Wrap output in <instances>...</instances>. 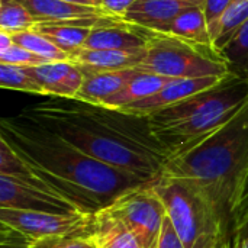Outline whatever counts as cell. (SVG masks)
I'll return each mask as SVG.
<instances>
[{
    "instance_id": "1",
    "label": "cell",
    "mask_w": 248,
    "mask_h": 248,
    "mask_svg": "<svg viewBox=\"0 0 248 248\" xmlns=\"http://www.w3.org/2000/svg\"><path fill=\"white\" fill-rule=\"evenodd\" d=\"M86 155L154 182L167 161L150 134L147 118L52 97L20 112Z\"/></svg>"
},
{
    "instance_id": "2",
    "label": "cell",
    "mask_w": 248,
    "mask_h": 248,
    "mask_svg": "<svg viewBox=\"0 0 248 248\" xmlns=\"http://www.w3.org/2000/svg\"><path fill=\"white\" fill-rule=\"evenodd\" d=\"M0 140L83 212L94 214L126 190L150 183L86 155L22 113L1 119Z\"/></svg>"
},
{
    "instance_id": "3",
    "label": "cell",
    "mask_w": 248,
    "mask_h": 248,
    "mask_svg": "<svg viewBox=\"0 0 248 248\" xmlns=\"http://www.w3.org/2000/svg\"><path fill=\"white\" fill-rule=\"evenodd\" d=\"M196 183L225 218L248 183V105L196 148L166 161L163 174Z\"/></svg>"
},
{
    "instance_id": "4",
    "label": "cell",
    "mask_w": 248,
    "mask_h": 248,
    "mask_svg": "<svg viewBox=\"0 0 248 248\" xmlns=\"http://www.w3.org/2000/svg\"><path fill=\"white\" fill-rule=\"evenodd\" d=\"M248 105V80L225 76L215 86L147 116L148 129L167 160L201 145Z\"/></svg>"
},
{
    "instance_id": "5",
    "label": "cell",
    "mask_w": 248,
    "mask_h": 248,
    "mask_svg": "<svg viewBox=\"0 0 248 248\" xmlns=\"http://www.w3.org/2000/svg\"><path fill=\"white\" fill-rule=\"evenodd\" d=\"M153 187L186 248L219 247L228 237L225 218L196 183L160 176Z\"/></svg>"
},
{
    "instance_id": "6",
    "label": "cell",
    "mask_w": 248,
    "mask_h": 248,
    "mask_svg": "<svg viewBox=\"0 0 248 248\" xmlns=\"http://www.w3.org/2000/svg\"><path fill=\"white\" fill-rule=\"evenodd\" d=\"M170 78L225 77L230 74L225 58L212 45H202L177 36L151 32L147 57L137 68Z\"/></svg>"
},
{
    "instance_id": "7",
    "label": "cell",
    "mask_w": 248,
    "mask_h": 248,
    "mask_svg": "<svg viewBox=\"0 0 248 248\" xmlns=\"http://www.w3.org/2000/svg\"><path fill=\"white\" fill-rule=\"evenodd\" d=\"M100 211L131 230L144 248L157 247L167 214L153 182L126 190Z\"/></svg>"
},
{
    "instance_id": "8",
    "label": "cell",
    "mask_w": 248,
    "mask_h": 248,
    "mask_svg": "<svg viewBox=\"0 0 248 248\" xmlns=\"http://www.w3.org/2000/svg\"><path fill=\"white\" fill-rule=\"evenodd\" d=\"M93 214L89 212H42L0 208V225L22 234L31 246L35 241L87 234L92 231Z\"/></svg>"
},
{
    "instance_id": "9",
    "label": "cell",
    "mask_w": 248,
    "mask_h": 248,
    "mask_svg": "<svg viewBox=\"0 0 248 248\" xmlns=\"http://www.w3.org/2000/svg\"><path fill=\"white\" fill-rule=\"evenodd\" d=\"M33 16L36 23L71 25L83 28H99L121 22L102 7L73 4L64 0H17Z\"/></svg>"
},
{
    "instance_id": "10",
    "label": "cell",
    "mask_w": 248,
    "mask_h": 248,
    "mask_svg": "<svg viewBox=\"0 0 248 248\" xmlns=\"http://www.w3.org/2000/svg\"><path fill=\"white\" fill-rule=\"evenodd\" d=\"M0 208L42 211V212H83L71 201L44 189L17 182L0 174Z\"/></svg>"
},
{
    "instance_id": "11",
    "label": "cell",
    "mask_w": 248,
    "mask_h": 248,
    "mask_svg": "<svg viewBox=\"0 0 248 248\" xmlns=\"http://www.w3.org/2000/svg\"><path fill=\"white\" fill-rule=\"evenodd\" d=\"M224 77H202V78H173L169 84H166L160 92L140 100L137 103H132L121 112L134 115V116H142L147 118L161 109H166L169 106H173L199 92H203L217 83H219Z\"/></svg>"
},
{
    "instance_id": "12",
    "label": "cell",
    "mask_w": 248,
    "mask_h": 248,
    "mask_svg": "<svg viewBox=\"0 0 248 248\" xmlns=\"http://www.w3.org/2000/svg\"><path fill=\"white\" fill-rule=\"evenodd\" d=\"M28 71L42 87L45 96L57 99H76L84 81L81 68L71 60L28 67Z\"/></svg>"
},
{
    "instance_id": "13",
    "label": "cell",
    "mask_w": 248,
    "mask_h": 248,
    "mask_svg": "<svg viewBox=\"0 0 248 248\" xmlns=\"http://www.w3.org/2000/svg\"><path fill=\"white\" fill-rule=\"evenodd\" d=\"M203 3L205 0H137L124 20L155 32H164L180 13L203 6Z\"/></svg>"
},
{
    "instance_id": "14",
    "label": "cell",
    "mask_w": 248,
    "mask_h": 248,
    "mask_svg": "<svg viewBox=\"0 0 248 248\" xmlns=\"http://www.w3.org/2000/svg\"><path fill=\"white\" fill-rule=\"evenodd\" d=\"M147 57L145 48L135 49H86L80 48L70 60L76 62L83 73L90 71H118L138 68Z\"/></svg>"
},
{
    "instance_id": "15",
    "label": "cell",
    "mask_w": 248,
    "mask_h": 248,
    "mask_svg": "<svg viewBox=\"0 0 248 248\" xmlns=\"http://www.w3.org/2000/svg\"><path fill=\"white\" fill-rule=\"evenodd\" d=\"M83 74L84 81L74 100L102 106L109 97L116 94L134 76H137L138 70L128 68L118 71H90Z\"/></svg>"
},
{
    "instance_id": "16",
    "label": "cell",
    "mask_w": 248,
    "mask_h": 248,
    "mask_svg": "<svg viewBox=\"0 0 248 248\" xmlns=\"http://www.w3.org/2000/svg\"><path fill=\"white\" fill-rule=\"evenodd\" d=\"M171 80L173 78L170 77H164L153 73H144L138 70V74L134 76L116 94L109 97L102 106L106 109L121 110L132 103H137L140 100H144L155 94Z\"/></svg>"
},
{
    "instance_id": "17",
    "label": "cell",
    "mask_w": 248,
    "mask_h": 248,
    "mask_svg": "<svg viewBox=\"0 0 248 248\" xmlns=\"http://www.w3.org/2000/svg\"><path fill=\"white\" fill-rule=\"evenodd\" d=\"M92 235L97 248H144L131 230L102 211L93 214Z\"/></svg>"
},
{
    "instance_id": "18",
    "label": "cell",
    "mask_w": 248,
    "mask_h": 248,
    "mask_svg": "<svg viewBox=\"0 0 248 248\" xmlns=\"http://www.w3.org/2000/svg\"><path fill=\"white\" fill-rule=\"evenodd\" d=\"M163 33H169L177 36L180 39L202 44V45H212V36L209 32V26L203 13V6L192 7L180 13Z\"/></svg>"
},
{
    "instance_id": "19",
    "label": "cell",
    "mask_w": 248,
    "mask_h": 248,
    "mask_svg": "<svg viewBox=\"0 0 248 248\" xmlns=\"http://www.w3.org/2000/svg\"><path fill=\"white\" fill-rule=\"evenodd\" d=\"M35 31L48 38L57 48L71 57L80 48H83L86 39L89 38L92 29L83 26L71 25H49V23H36Z\"/></svg>"
},
{
    "instance_id": "20",
    "label": "cell",
    "mask_w": 248,
    "mask_h": 248,
    "mask_svg": "<svg viewBox=\"0 0 248 248\" xmlns=\"http://www.w3.org/2000/svg\"><path fill=\"white\" fill-rule=\"evenodd\" d=\"M247 20L248 0H234L218 23L214 36V48L217 51H221Z\"/></svg>"
},
{
    "instance_id": "21",
    "label": "cell",
    "mask_w": 248,
    "mask_h": 248,
    "mask_svg": "<svg viewBox=\"0 0 248 248\" xmlns=\"http://www.w3.org/2000/svg\"><path fill=\"white\" fill-rule=\"evenodd\" d=\"M219 52L231 74L248 80V20Z\"/></svg>"
},
{
    "instance_id": "22",
    "label": "cell",
    "mask_w": 248,
    "mask_h": 248,
    "mask_svg": "<svg viewBox=\"0 0 248 248\" xmlns=\"http://www.w3.org/2000/svg\"><path fill=\"white\" fill-rule=\"evenodd\" d=\"M12 39L16 45L33 52L35 55L44 58L48 62L54 61H68L70 57L62 52L60 48H57L48 38H45L42 33H39L35 29H28L19 33H13Z\"/></svg>"
},
{
    "instance_id": "23",
    "label": "cell",
    "mask_w": 248,
    "mask_h": 248,
    "mask_svg": "<svg viewBox=\"0 0 248 248\" xmlns=\"http://www.w3.org/2000/svg\"><path fill=\"white\" fill-rule=\"evenodd\" d=\"M36 20L17 0H0V31L9 35L33 29Z\"/></svg>"
},
{
    "instance_id": "24",
    "label": "cell",
    "mask_w": 248,
    "mask_h": 248,
    "mask_svg": "<svg viewBox=\"0 0 248 248\" xmlns=\"http://www.w3.org/2000/svg\"><path fill=\"white\" fill-rule=\"evenodd\" d=\"M0 86L1 89L45 96L42 87L29 74L28 67H22V65L0 64Z\"/></svg>"
},
{
    "instance_id": "25",
    "label": "cell",
    "mask_w": 248,
    "mask_h": 248,
    "mask_svg": "<svg viewBox=\"0 0 248 248\" xmlns=\"http://www.w3.org/2000/svg\"><path fill=\"white\" fill-rule=\"evenodd\" d=\"M31 248H97V244L90 231L87 234L44 238V240L35 241Z\"/></svg>"
},
{
    "instance_id": "26",
    "label": "cell",
    "mask_w": 248,
    "mask_h": 248,
    "mask_svg": "<svg viewBox=\"0 0 248 248\" xmlns=\"http://www.w3.org/2000/svg\"><path fill=\"white\" fill-rule=\"evenodd\" d=\"M228 237L238 240L248 238V183L230 217Z\"/></svg>"
},
{
    "instance_id": "27",
    "label": "cell",
    "mask_w": 248,
    "mask_h": 248,
    "mask_svg": "<svg viewBox=\"0 0 248 248\" xmlns=\"http://www.w3.org/2000/svg\"><path fill=\"white\" fill-rule=\"evenodd\" d=\"M44 58L35 55L33 52L13 44L9 49L0 51V64H12V65H22V67H36L45 64Z\"/></svg>"
},
{
    "instance_id": "28",
    "label": "cell",
    "mask_w": 248,
    "mask_h": 248,
    "mask_svg": "<svg viewBox=\"0 0 248 248\" xmlns=\"http://www.w3.org/2000/svg\"><path fill=\"white\" fill-rule=\"evenodd\" d=\"M234 0H205L203 3V13L209 26V32L212 36V42H214V36L218 28V23L222 17V15L225 13V10L230 7V4Z\"/></svg>"
},
{
    "instance_id": "29",
    "label": "cell",
    "mask_w": 248,
    "mask_h": 248,
    "mask_svg": "<svg viewBox=\"0 0 248 248\" xmlns=\"http://www.w3.org/2000/svg\"><path fill=\"white\" fill-rule=\"evenodd\" d=\"M155 248H186L167 215L164 218L163 228H161V232H160Z\"/></svg>"
},
{
    "instance_id": "30",
    "label": "cell",
    "mask_w": 248,
    "mask_h": 248,
    "mask_svg": "<svg viewBox=\"0 0 248 248\" xmlns=\"http://www.w3.org/2000/svg\"><path fill=\"white\" fill-rule=\"evenodd\" d=\"M1 228V248H31V243L17 231L3 227Z\"/></svg>"
},
{
    "instance_id": "31",
    "label": "cell",
    "mask_w": 248,
    "mask_h": 248,
    "mask_svg": "<svg viewBox=\"0 0 248 248\" xmlns=\"http://www.w3.org/2000/svg\"><path fill=\"white\" fill-rule=\"evenodd\" d=\"M137 0H103L102 9H105L108 13H110L115 17L124 19L129 7L135 3Z\"/></svg>"
},
{
    "instance_id": "32",
    "label": "cell",
    "mask_w": 248,
    "mask_h": 248,
    "mask_svg": "<svg viewBox=\"0 0 248 248\" xmlns=\"http://www.w3.org/2000/svg\"><path fill=\"white\" fill-rule=\"evenodd\" d=\"M227 247L228 248H248V238H231L227 237Z\"/></svg>"
},
{
    "instance_id": "33",
    "label": "cell",
    "mask_w": 248,
    "mask_h": 248,
    "mask_svg": "<svg viewBox=\"0 0 248 248\" xmlns=\"http://www.w3.org/2000/svg\"><path fill=\"white\" fill-rule=\"evenodd\" d=\"M13 44H15V42H13V39H12V35H9V33L0 31V51L9 49Z\"/></svg>"
},
{
    "instance_id": "34",
    "label": "cell",
    "mask_w": 248,
    "mask_h": 248,
    "mask_svg": "<svg viewBox=\"0 0 248 248\" xmlns=\"http://www.w3.org/2000/svg\"><path fill=\"white\" fill-rule=\"evenodd\" d=\"M73 4H80V6H89V7H102L103 0H64Z\"/></svg>"
},
{
    "instance_id": "35",
    "label": "cell",
    "mask_w": 248,
    "mask_h": 248,
    "mask_svg": "<svg viewBox=\"0 0 248 248\" xmlns=\"http://www.w3.org/2000/svg\"><path fill=\"white\" fill-rule=\"evenodd\" d=\"M221 247V246H219ZM219 247H205V248H219Z\"/></svg>"
}]
</instances>
